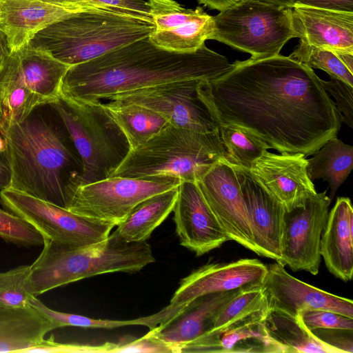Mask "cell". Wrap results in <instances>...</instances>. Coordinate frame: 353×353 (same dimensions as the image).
<instances>
[{
  "label": "cell",
  "instance_id": "38",
  "mask_svg": "<svg viewBox=\"0 0 353 353\" xmlns=\"http://www.w3.org/2000/svg\"><path fill=\"white\" fill-rule=\"evenodd\" d=\"M321 82L327 93L335 99L334 103L340 114L341 121L352 128L353 86L340 79L333 78H330L329 81L321 79Z\"/></svg>",
  "mask_w": 353,
  "mask_h": 353
},
{
  "label": "cell",
  "instance_id": "9",
  "mask_svg": "<svg viewBox=\"0 0 353 353\" xmlns=\"http://www.w3.org/2000/svg\"><path fill=\"white\" fill-rule=\"evenodd\" d=\"M172 177L110 176L94 182L70 185L65 208L77 214L117 226L139 203L177 187Z\"/></svg>",
  "mask_w": 353,
  "mask_h": 353
},
{
  "label": "cell",
  "instance_id": "14",
  "mask_svg": "<svg viewBox=\"0 0 353 353\" xmlns=\"http://www.w3.org/2000/svg\"><path fill=\"white\" fill-rule=\"evenodd\" d=\"M196 183L230 241L257 254L245 203L233 167L225 160L217 162Z\"/></svg>",
  "mask_w": 353,
  "mask_h": 353
},
{
  "label": "cell",
  "instance_id": "15",
  "mask_svg": "<svg viewBox=\"0 0 353 353\" xmlns=\"http://www.w3.org/2000/svg\"><path fill=\"white\" fill-rule=\"evenodd\" d=\"M155 30L148 37L154 45L178 52H191L210 39L213 16L203 8H185L174 0H148Z\"/></svg>",
  "mask_w": 353,
  "mask_h": 353
},
{
  "label": "cell",
  "instance_id": "16",
  "mask_svg": "<svg viewBox=\"0 0 353 353\" xmlns=\"http://www.w3.org/2000/svg\"><path fill=\"white\" fill-rule=\"evenodd\" d=\"M70 66L29 43L11 52L0 69V85L25 89L43 105L60 99L63 79Z\"/></svg>",
  "mask_w": 353,
  "mask_h": 353
},
{
  "label": "cell",
  "instance_id": "17",
  "mask_svg": "<svg viewBox=\"0 0 353 353\" xmlns=\"http://www.w3.org/2000/svg\"><path fill=\"white\" fill-rule=\"evenodd\" d=\"M262 288L270 308L293 316L302 310H327L353 319V301L304 283L277 262L267 265Z\"/></svg>",
  "mask_w": 353,
  "mask_h": 353
},
{
  "label": "cell",
  "instance_id": "12",
  "mask_svg": "<svg viewBox=\"0 0 353 353\" xmlns=\"http://www.w3.org/2000/svg\"><path fill=\"white\" fill-rule=\"evenodd\" d=\"M327 191L316 193L303 205L285 212L281 244L282 265L294 272L316 275L321 255V239L331 203Z\"/></svg>",
  "mask_w": 353,
  "mask_h": 353
},
{
  "label": "cell",
  "instance_id": "22",
  "mask_svg": "<svg viewBox=\"0 0 353 353\" xmlns=\"http://www.w3.org/2000/svg\"><path fill=\"white\" fill-rule=\"evenodd\" d=\"M90 8L99 7L61 5L41 0H0V30L8 38L11 52L28 45L47 26Z\"/></svg>",
  "mask_w": 353,
  "mask_h": 353
},
{
  "label": "cell",
  "instance_id": "27",
  "mask_svg": "<svg viewBox=\"0 0 353 353\" xmlns=\"http://www.w3.org/2000/svg\"><path fill=\"white\" fill-rule=\"evenodd\" d=\"M178 186L139 203L117 225L114 233L128 242L146 241L172 212Z\"/></svg>",
  "mask_w": 353,
  "mask_h": 353
},
{
  "label": "cell",
  "instance_id": "47",
  "mask_svg": "<svg viewBox=\"0 0 353 353\" xmlns=\"http://www.w3.org/2000/svg\"><path fill=\"white\" fill-rule=\"evenodd\" d=\"M6 150V143L4 138L0 134V154H3Z\"/></svg>",
  "mask_w": 353,
  "mask_h": 353
},
{
  "label": "cell",
  "instance_id": "24",
  "mask_svg": "<svg viewBox=\"0 0 353 353\" xmlns=\"http://www.w3.org/2000/svg\"><path fill=\"white\" fill-rule=\"evenodd\" d=\"M241 289L201 296L167 324L151 330L173 347L176 353L181 352L186 345L211 328L219 312Z\"/></svg>",
  "mask_w": 353,
  "mask_h": 353
},
{
  "label": "cell",
  "instance_id": "45",
  "mask_svg": "<svg viewBox=\"0 0 353 353\" xmlns=\"http://www.w3.org/2000/svg\"><path fill=\"white\" fill-rule=\"evenodd\" d=\"M10 53L8 38L5 33L0 30V69Z\"/></svg>",
  "mask_w": 353,
  "mask_h": 353
},
{
  "label": "cell",
  "instance_id": "41",
  "mask_svg": "<svg viewBox=\"0 0 353 353\" xmlns=\"http://www.w3.org/2000/svg\"><path fill=\"white\" fill-rule=\"evenodd\" d=\"M294 5L353 12V0H295Z\"/></svg>",
  "mask_w": 353,
  "mask_h": 353
},
{
  "label": "cell",
  "instance_id": "23",
  "mask_svg": "<svg viewBox=\"0 0 353 353\" xmlns=\"http://www.w3.org/2000/svg\"><path fill=\"white\" fill-rule=\"evenodd\" d=\"M295 37L318 47L353 52V12L294 5Z\"/></svg>",
  "mask_w": 353,
  "mask_h": 353
},
{
  "label": "cell",
  "instance_id": "18",
  "mask_svg": "<svg viewBox=\"0 0 353 353\" xmlns=\"http://www.w3.org/2000/svg\"><path fill=\"white\" fill-rule=\"evenodd\" d=\"M172 211L180 244L196 256L230 241L196 183L180 182Z\"/></svg>",
  "mask_w": 353,
  "mask_h": 353
},
{
  "label": "cell",
  "instance_id": "3",
  "mask_svg": "<svg viewBox=\"0 0 353 353\" xmlns=\"http://www.w3.org/2000/svg\"><path fill=\"white\" fill-rule=\"evenodd\" d=\"M1 136L6 143L3 154L10 174L8 188L65 208L67 187L79 181L82 164L57 129L32 114L8 125Z\"/></svg>",
  "mask_w": 353,
  "mask_h": 353
},
{
  "label": "cell",
  "instance_id": "29",
  "mask_svg": "<svg viewBox=\"0 0 353 353\" xmlns=\"http://www.w3.org/2000/svg\"><path fill=\"white\" fill-rule=\"evenodd\" d=\"M353 166V147L337 137L327 140L310 159H307V172L311 181L323 179L330 186L332 201Z\"/></svg>",
  "mask_w": 353,
  "mask_h": 353
},
{
  "label": "cell",
  "instance_id": "8",
  "mask_svg": "<svg viewBox=\"0 0 353 353\" xmlns=\"http://www.w3.org/2000/svg\"><path fill=\"white\" fill-rule=\"evenodd\" d=\"M292 8L260 0H241L213 16L210 40L260 59L278 55L295 38Z\"/></svg>",
  "mask_w": 353,
  "mask_h": 353
},
{
  "label": "cell",
  "instance_id": "13",
  "mask_svg": "<svg viewBox=\"0 0 353 353\" xmlns=\"http://www.w3.org/2000/svg\"><path fill=\"white\" fill-rule=\"evenodd\" d=\"M266 272L267 265L256 259L212 263L199 268L181 280L170 303L161 310L164 315L161 327L195 299L209 294L261 285Z\"/></svg>",
  "mask_w": 353,
  "mask_h": 353
},
{
  "label": "cell",
  "instance_id": "25",
  "mask_svg": "<svg viewBox=\"0 0 353 353\" xmlns=\"http://www.w3.org/2000/svg\"><path fill=\"white\" fill-rule=\"evenodd\" d=\"M353 208L348 197H338L328 213L321 239V255L330 273L343 281L353 275Z\"/></svg>",
  "mask_w": 353,
  "mask_h": 353
},
{
  "label": "cell",
  "instance_id": "35",
  "mask_svg": "<svg viewBox=\"0 0 353 353\" xmlns=\"http://www.w3.org/2000/svg\"><path fill=\"white\" fill-rule=\"evenodd\" d=\"M0 238L19 246L31 247L42 245L44 237L32 224L0 208Z\"/></svg>",
  "mask_w": 353,
  "mask_h": 353
},
{
  "label": "cell",
  "instance_id": "21",
  "mask_svg": "<svg viewBox=\"0 0 353 353\" xmlns=\"http://www.w3.org/2000/svg\"><path fill=\"white\" fill-rule=\"evenodd\" d=\"M269 306L206 332L181 352L285 353L268 334L264 321Z\"/></svg>",
  "mask_w": 353,
  "mask_h": 353
},
{
  "label": "cell",
  "instance_id": "43",
  "mask_svg": "<svg viewBox=\"0 0 353 353\" xmlns=\"http://www.w3.org/2000/svg\"><path fill=\"white\" fill-rule=\"evenodd\" d=\"M10 170L3 154H0V190L9 187Z\"/></svg>",
  "mask_w": 353,
  "mask_h": 353
},
{
  "label": "cell",
  "instance_id": "4",
  "mask_svg": "<svg viewBox=\"0 0 353 353\" xmlns=\"http://www.w3.org/2000/svg\"><path fill=\"white\" fill-rule=\"evenodd\" d=\"M155 261L146 243L128 242L115 233L99 243L68 248L44 238L43 248L30 265L27 281L37 297L52 289L110 272H135Z\"/></svg>",
  "mask_w": 353,
  "mask_h": 353
},
{
  "label": "cell",
  "instance_id": "2",
  "mask_svg": "<svg viewBox=\"0 0 353 353\" xmlns=\"http://www.w3.org/2000/svg\"><path fill=\"white\" fill-rule=\"evenodd\" d=\"M232 66L227 57L205 44L194 52H178L152 43L148 37L70 66L60 97L89 101L164 84L215 79Z\"/></svg>",
  "mask_w": 353,
  "mask_h": 353
},
{
  "label": "cell",
  "instance_id": "5",
  "mask_svg": "<svg viewBox=\"0 0 353 353\" xmlns=\"http://www.w3.org/2000/svg\"><path fill=\"white\" fill-rule=\"evenodd\" d=\"M154 30L153 21L102 8H90L47 26L29 44L72 66L148 37Z\"/></svg>",
  "mask_w": 353,
  "mask_h": 353
},
{
  "label": "cell",
  "instance_id": "7",
  "mask_svg": "<svg viewBox=\"0 0 353 353\" xmlns=\"http://www.w3.org/2000/svg\"><path fill=\"white\" fill-rule=\"evenodd\" d=\"M50 105L81 159L82 172L78 184L109 177L126 157L130 147L104 103L60 97Z\"/></svg>",
  "mask_w": 353,
  "mask_h": 353
},
{
  "label": "cell",
  "instance_id": "28",
  "mask_svg": "<svg viewBox=\"0 0 353 353\" xmlns=\"http://www.w3.org/2000/svg\"><path fill=\"white\" fill-rule=\"evenodd\" d=\"M264 323L269 336L285 353H341L307 330L298 316L269 308Z\"/></svg>",
  "mask_w": 353,
  "mask_h": 353
},
{
  "label": "cell",
  "instance_id": "32",
  "mask_svg": "<svg viewBox=\"0 0 353 353\" xmlns=\"http://www.w3.org/2000/svg\"><path fill=\"white\" fill-rule=\"evenodd\" d=\"M30 305L47 317L54 325L55 329L72 326L84 328L113 329L128 325H144L152 329L155 325L154 314L131 320L96 319L87 316L58 312L44 305L39 299L32 296Z\"/></svg>",
  "mask_w": 353,
  "mask_h": 353
},
{
  "label": "cell",
  "instance_id": "40",
  "mask_svg": "<svg viewBox=\"0 0 353 353\" xmlns=\"http://www.w3.org/2000/svg\"><path fill=\"white\" fill-rule=\"evenodd\" d=\"M350 331L353 330L317 329L312 332L325 343L339 350L341 353H352L353 352L352 339L344 336Z\"/></svg>",
  "mask_w": 353,
  "mask_h": 353
},
{
  "label": "cell",
  "instance_id": "1",
  "mask_svg": "<svg viewBox=\"0 0 353 353\" xmlns=\"http://www.w3.org/2000/svg\"><path fill=\"white\" fill-rule=\"evenodd\" d=\"M200 99L219 125L241 126L281 154H314L337 137L341 116L313 69L278 55L235 61L201 81Z\"/></svg>",
  "mask_w": 353,
  "mask_h": 353
},
{
  "label": "cell",
  "instance_id": "37",
  "mask_svg": "<svg viewBox=\"0 0 353 353\" xmlns=\"http://www.w3.org/2000/svg\"><path fill=\"white\" fill-rule=\"evenodd\" d=\"M176 353L173 347L159 339L150 330L148 334L139 339L122 338L114 343L112 353Z\"/></svg>",
  "mask_w": 353,
  "mask_h": 353
},
{
  "label": "cell",
  "instance_id": "20",
  "mask_svg": "<svg viewBox=\"0 0 353 353\" xmlns=\"http://www.w3.org/2000/svg\"><path fill=\"white\" fill-rule=\"evenodd\" d=\"M230 165L240 183L257 254L283 265L281 244L285 208L253 179L248 170Z\"/></svg>",
  "mask_w": 353,
  "mask_h": 353
},
{
  "label": "cell",
  "instance_id": "39",
  "mask_svg": "<svg viewBox=\"0 0 353 353\" xmlns=\"http://www.w3.org/2000/svg\"><path fill=\"white\" fill-rule=\"evenodd\" d=\"M114 344L110 342L99 345L60 343L52 336L48 339H43L26 352L112 353Z\"/></svg>",
  "mask_w": 353,
  "mask_h": 353
},
{
  "label": "cell",
  "instance_id": "36",
  "mask_svg": "<svg viewBox=\"0 0 353 353\" xmlns=\"http://www.w3.org/2000/svg\"><path fill=\"white\" fill-rule=\"evenodd\" d=\"M298 317L310 331L317 329L353 330V319L327 310H306L298 314Z\"/></svg>",
  "mask_w": 353,
  "mask_h": 353
},
{
  "label": "cell",
  "instance_id": "48",
  "mask_svg": "<svg viewBox=\"0 0 353 353\" xmlns=\"http://www.w3.org/2000/svg\"><path fill=\"white\" fill-rule=\"evenodd\" d=\"M4 130V125H3V117L1 113L0 110V134L1 135Z\"/></svg>",
  "mask_w": 353,
  "mask_h": 353
},
{
  "label": "cell",
  "instance_id": "10",
  "mask_svg": "<svg viewBox=\"0 0 353 353\" xmlns=\"http://www.w3.org/2000/svg\"><path fill=\"white\" fill-rule=\"evenodd\" d=\"M0 203L6 210L32 224L44 238L68 248L103 241L114 227L11 188L1 190Z\"/></svg>",
  "mask_w": 353,
  "mask_h": 353
},
{
  "label": "cell",
  "instance_id": "30",
  "mask_svg": "<svg viewBox=\"0 0 353 353\" xmlns=\"http://www.w3.org/2000/svg\"><path fill=\"white\" fill-rule=\"evenodd\" d=\"M104 105L125 135L130 150L144 143L169 124L161 115L141 106L112 101Z\"/></svg>",
  "mask_w": 353,
  "mask_h": 353
},
{
  "label": "cell",
  "instance_id": "31",
  "mask_svg": "<svg viewBox=\"0 0 353 353\" xmlns=\"http://www.w3.org/2000/svg\"><path fill=\"white\" fill-rule=\"evenodd\" d=\"M221 140L225 150V161L250 170L254 163L268 151V145L245 128L236 125H219Z\"/></svg>",
  "mask_w": 353,
  "mask_h": 353
},
{
  "label": "cell",
  "instance_id": "19",
  "mask_svg": "<svg viewBox=\"0 0 353 353\" xmlns=\"http://www.w3.org/2000/svg\"><path fill=\"white\" fill-rule=\"evenodd\" d=\"M253 179L290 211L303 205L317 192L302 154H276L266 151L249 170Z\"/></svg>",
  "mask_w": 353,
  "mask_h": 353
},
{
  "label": "cell",
  "instance_id": "6",
  "mask_svg": "<svg viewBox=\"0 0 353 353\" xmlns=\"http://www.w3.org/2000/svg\"><path fill=\"white\" fill-rule=\"evenodd\" d=\"M225 157L219 128L200 132L168 124L150 139L129 150L109 177H172L196 183Z\"/></svg>",
  "mask_w": 353,
  "mask_h": 353
},
{
  "label": "cell",
  "instance_id": "42",
  "mask_svg": "<svg viewBox=\"0 0 353 353\" xmlns=\"http://www.w3.org/2000/svg\"><path fill=\"white\" fill-rule=\"evenodd\" d=\"M241 0H198L199 3L203 4L210 9L222 11L230 7Z\"/></svg>",
  "mask_w": 353,
  "mask_h": 353
},
{
  "label": "cell",
  "instance_id": "46",
  "mask_svg": "<svg viewBox=\"0 0 353 353\" xmlns=\"http://www.w3.org/2000/svg\"><path fill=\"white\" fill-rule=\"evenodd\" d=\"M274 6L292 8L293 7L295 0H260Z\"/></svg>",
  "mask_w": 353,
  "mask_h": 353
},
{
  "label": "cell",
  "instance_id": "33",
  "mask_svg": "<svg viewBox=\"0 0 353 353\" xmlns=\"http://www.w3.org/2000/svg\"><path fill=\"white\" fill-rule=\"evenodd\" d=\"M289 57L312 69L322 70L330 78L340 79L353 86V73L342 62L337 50L299 41Z\"/></svg>",
  "mask_w": 353,
  "mask_h": 353
},
{
  "label": "cell",
  "instance_id": "44",
  "mask_svg": "<svg viewBox=\"0 0 353 353\" xmlns=\"http://www.w3.org/2000/svg\"><path fill=\"white\" fill-rule=\"evenodd\" d=\"M43 1H47L50 3L61 4V5H67V6H74V5H82L86 6H92V7H99L105 9L109 10L107 7L103 6L102 5L88 1V0H41Z\"/></svg>",
  "mask_w": 353,
  "mask_h": 353
},
{
  "label": "cell",
  "instance_id": "11",
  "mask_svg": "<svg viewBox=\"0 0 353 353\" xmlns=\"http://www.w3.org/2000/svg\"><path fill=\"white\" fill-rule=\"evenodd\" d=\"M199 80L176 82L118 94L110 99L121 104L149 109L169 124L200 132L218 130L219 124L197 94Z\"/></svg>",
  "mask_w": 353,
  "mask_h": 353
},
{
  "label": "cell",
  "instance_id": "34",
  "mask_svg": "<svg viewBox=\"0 0 353 353\" xmlns=\"http://www.w3.org/2000/svg\"><path fill=\"white\" fill-rule=\"evenodd\" d=\"M30 265H22L7 272H0V304L27 307L33 296L28 290Z\"/></svg>",
  "mask_w": 353,
  "mask_h": 353
},
{
  "label": "cell",
  "instance_id": "26",
  "mask_svg": "<svg viewBox=\"0 0 353 353\" xmlns=\"http://www.w3.org/2000/svg\"><path fill=\"white\" fill-rule=\"evenodd\" d=\"M54 329L53 323L31 305L0 304V352H26Z\"/></svg>",
  "mask_w": 353,
  "mask_h": 353
}]
</instances>
